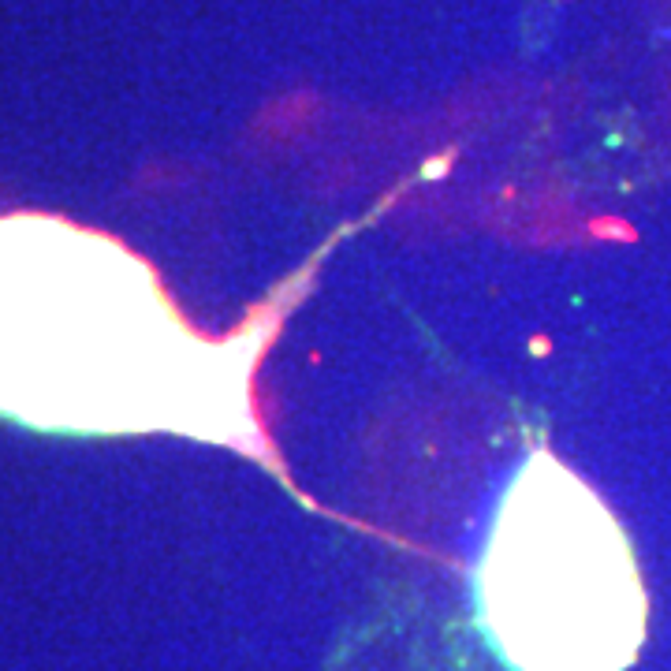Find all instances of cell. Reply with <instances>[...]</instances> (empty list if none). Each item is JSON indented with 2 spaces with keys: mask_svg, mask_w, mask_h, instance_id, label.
Segmentation results:
<instances>
[{
  "mask_svg": "<svg viewBox=\"0 0 671 671\" xmlns=\"http://www.w3.org/2000/svg\"><path fill=\"white\" fill-rule=\"evenodd\" d=\"M474 612L511 671H627L638 660L649 604L634 548L601 496L545 448L496 500Z\"/></svg>",
  "mask_w": 671,
  "mask_h": 671,
  "instance_id": "cell-1",
  "label": "cell"
}]
</instances>
